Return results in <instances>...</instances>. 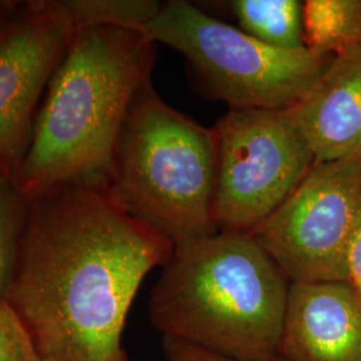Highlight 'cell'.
<instances>
[{"instance_id":"6da1fadb","label":"cell","mask_w":361,"mask_h":361,"mask_svg":"<svg viewBox=\"0 0 361 361\" xmlns=\"http://www.w3.org/2000/svg\"><path fill=\"white\" fill-rule=\"evenodd\" d=\"M173 249L109 188H55L27 200L6 305L44 361H129L122 335L131 304Z\"/></svg>"},{"instance_id":"7a4b0ae2","label":"cell","mask_w":361,"mask_h":361,"mask_svg":"<svg viewBox=\"0 0 361 361\" xmlns=\"http://www.w3.org/2000/svg\"><path fill=\"white\" fill-rule=\"evenodd\" d=\"M157 43L142 31L77 27L39 107L13 176L25 198L65 185L109 188L138 91L152 80Z\"/></svg>"},{"instance_id":"3957f363","label":"cell","mask_w":361,"mask_h":361,"mask_svg":"<svg viewBox=\"0 0 361 361\" xmlns=\"http://www.w3.org/2000/svg\"><path fill=\"white\" fill-rule=\"evenodd\" d=\"M290 281L256 240L217 232L174 246L149 301L164 338L238 361L279 355Z\"/></svg>"},{"instance_id":"277c9868","label":"cell","mask_w":361,"mask_h":361,"mask_svg":"<svg viewBox=\"0 0 361 361\" xmlns=\"http://www.w3.org/2000/svg\"><path fill=\"white\" fill-rule=\"evenodd\" d=\"M217 145L147 82L130 107L109 193L130 216L174 246L219 232L214 217Z\"/></svg>"},{"instance_id":"5b68a950","label":"cell","mask_w":361,"mask_h":361,"mask_svg":"<svg viewBox=\"0 0 361 361\" xmlns=\"http://www.w3.org/2000/svg\"><path fill=\"white\" fill-rule=\"evenodd\" d=\"M142 32L180 52L207 94L231 109H290L335 58L273 47L185 0L162 4Z\"/></svg>"},{"instance_id":"8992f818","label":"cell","mask_w":361,"mask_h":361,"mask_svg":"<svg viewBox=\"0 0 361 361\" xmlns=\"http://www.w3.org/2000/svg\"><path fill=\"white\" fill-rule=\"evenodd\" d=\"M219 232L250 234L316 164L290 109H231L213 128Z\"/></svg>"},{"instance_id":"52a82bcc","label":"cell","mask_w":361,"mask_h":361,"mask_svg":"<svg viewBox=\"0 0 361 361\" xmlns=\"http://www.w3.org/2000/svg\"><path fill=\"white\" fill-rule=\"evenodd\" d=\"M360 207L361 149L316 162L250 235L290 284L347 283L345 250Z\"/></svg>"},{"instance_id":"ba28073f","label":"cell","mask_w":361,"mask_h":361,"mask_svg":"<svg viewBox=\"0 0 361 361\" xmlns=\"http://www.w3.org/2000/svg\"><path fill=\"white\" fill-rule=\"evenodd\" d=\"M63 0L22 1L0 37V180H13L49 82L75 32Z\"/></svg>"},{"instance_id":"9c48e42d","label":"cell","mask_w":361,"mask_h":361,"mask_svg":"<svg viewBox=\"0 0 361 361\" xmlns=\"http://www.w3.org/2000/svg\"><path fill=\"white\" fill-rule=\"evenodd\" d=\"M279 355L289 361H361V296L348 283H293Z\"/></svg>"},{"instance_id":"30bf717a","label":"cell","mask_w":361,"mask_h":361,"mask_svg":"<svg viewBox=\"0 0 361 361\" xmlns=\"http://www.w3.org/2000/svg\"><path fill=\"white\" fill-rule=\"evenodd\" d=\"M290 111L316 162L361 149V46L334 58L316 86Z\"/></svg>"},{"instance_id":"8fae6325","label":"cell","mask_w":361,"mask_h":361,"mask_svg":"<svg viewBox=\"0 0 361 361\" xmlns=\"http://www.w3.org/2000/svg\"><path fill=\"white\" fill-rule=\"evenodd\" d=\"M302 23L308 50L337 56L361 46V0H307Z\"/></svg>"},{"instance_id":"7c38bea8","label":"cell","mask_w":361,"mask_h":361,"mask_svg":"<svg viewBox=\"0 0 361 361\" xmlns=\"http://www.w3.org/2000/svg\"><path fill=\"white\" fill-rule=\"evenodd\" d=\"M240 28L250 37L285 50L307 49L302 7L298 0H234L231 1Z\"/></svg>"},{"instance_id":"4fadbf2b","label":"cell","mask_w":361,"mask_h":361,"mask_svg":"<svg viewBox=\"0 0 361 361\" xmlns=\"http://www.w3.org/2000/svg\"><path fill=\"white\" fill-rule=\"evenodd\" d=\"M75 27L143 31L161 10L155 0H63Z\"/></svg>"},{"instance_id":"5bb4252c","label":"cell","mask_w":361,"mask_h":361,"mask_svg":"<svg viewBox=\"0 0 361 361\" xmlns=\"http://www.w3.org/2000/svg\"><path fill=\"white\" fill-rule=\"evenodd\" d=\"M26 212L27 198L11 180H0V305L13 280Z\"/></svg>"},{"instance_id":"9a60e30c","label":"cell","mask_w":361,"mask_h":361,"mask_svg":"<svg viewBox=\"0 0 361 361\" xmlns=\"http://www.w3.org/2000/svg\"><path fill=\"white\" fill-rule=\"evenodd\" d=\"M0 361H44L6 304L0 305Z\"/></svg>"},{"instance_id":"2e32d148","label":"cell","mask_w":361,"mask_h":361,"mask_svg":"<svg viewBox=\"0 0 361 361\" xmlns=\"http://www.w3.org/2000/svg\"><path fill=\"white\" fill-rule=\"evenodd\" d=\"M162 343H164V350L168 361H238L219 356V355L207 352L204 349L195 348L193 345L176 341V340H170V338H164ZM264 361L289 360L283 357L281 355H277L274 357Z\"/></svg>"},{"instance_id":"e0dca14e","label":"cell","mask_w":361,"mask_h":361,"mask_svg":"<svg viewBox=\"0 0 361 361\" xmlns=\"http://www.w3.org/2000/svg\"><path fill=\"white\" fill-rule=\"evenodd\" d=\"M345 271L347 283L361 296V207L349 235L345 250Z\"/></svg>"},{"instance_id":"ac0fdd59","label":"cell","mask_w":361,"mask_h":361,"mask_svg":"<svg viewBox=\"0 0 361 361\" xmlns=\"http://www.w3.org/2000/svg\"><path fill=\"white\" fill-rule=\"evenodd\" d=\"M20 7L22 1L0 0V37L4 34L7 27L10 26Z\"/></svg>"}]
</instances>
